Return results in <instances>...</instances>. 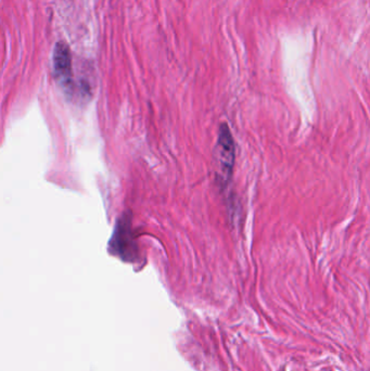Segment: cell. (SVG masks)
<instances>
[{
	"instance_id": "2",
	"label": "cell",
	"mask_w": 370,
	"mask_h": 371,
	"mask_svg": "<svg viewBox=\"0 0 370 371\" xmlns=\"http://www.w3.org/2000/svg\"><path fill=\"white\" fill-rule=\"evenodd\" d=\"M216 149H218V153L222 177L229 179L234 161V142L230 130L226 124L220 126L218 148Z\"/></svg>"
},
{
	"instance_id": "1",
	"label": "cell",
	"mask_w": 370,
	"mask_h": 371,
	"mask_svg": "<svg viewBox=\"0 0 370 371\" xmlns=\"http://www.w3.org/2000/svg\"><path fill=\"white\" fill-rule=\"evenodd\" d=\"M54 72L60 85L70 92L72 89V56L64 42H59L54 50Z\"/></svg>"
}]
</instances>
